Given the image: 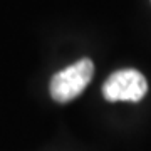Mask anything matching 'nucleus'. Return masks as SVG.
<instances>
[{
	"mask_svg": "<svg viewBox=\"0 0 151 151\" xmlns=\"http://www.w3.org/2000/svg\"><path fill=\"white\" fill-rule=\"evenodd\" d=\"M94 64L91 59H81L76 64L59 70L50 79V96L57 103H69L81 94L91 82Z\"/></svg>",
	"mask_w": 151,
	"mask_h": 151,
	"instance_id": "f257e3e1",
	"label": "nucleus"
},
{
	"mask_svg": "<svg viewBox=\"0 0 151 151\" xmlns=\"http://www.w3.org/2000/svg\"><path fill=\"white\" fill-rule=\"evenodd\" d=\"M148 91L145 76L136 69H121L109 76L103 86L104 97L114 101H141Z\"/></svg>",
	"mask_w": 151,
	"mask_h": 151,
	"instance_id": "f03ea898",
	"label": "nucleus"
}]
</instances>
